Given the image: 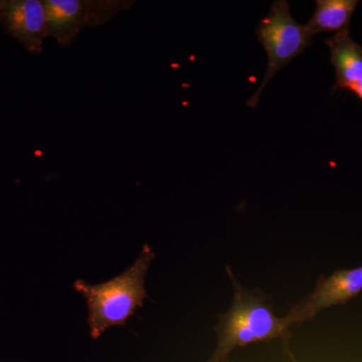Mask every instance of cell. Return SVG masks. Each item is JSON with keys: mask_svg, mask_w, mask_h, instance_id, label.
<instances>
[{"mask_svg": "<svg viewBox=\"0 0 362 362\" xmlns=\"http://www.w3.org/2000/svg\"><path fill=\"white\" fill-rule=\"evenodd\" d=\"M233 285V299L230 310L218 316L216 326L218 346L207 362H228L237 347L274 339L289 341L291 323L287 317H278L273 310L271 297L259 289H247L233 277L226 267Z\"/></svg>", "mask_w": 362, "mask_h": 362, "instance_id": "cell-1", "label": "cell"}, {"mask_svg": "<svg viewBox=\"0 0 362 362\" xmlns=\"http://www.w3.org/2000/svg\"><path fill=\"white\" fill-rule=\"evenodd\" d=\"M156 258L148 245L143 246L134 264L117 277L90 285L84 280L74 283V289L85 298L88 307V325L93 339L115 326H125L147 298L145 278Z\"/></svg>", "mask_w": 362, "mask_h": 362, "instance_id": "cell-2", "label": "cell"}, {"mask_svg": "<svg viewBox=\"0 0 362 362\" xmlns=\"http://www.w3.org/2000/svg\"><path fill=\"white\" fill-rule=\"evenodd\" d=\"M257 37L265 49L268 64L263 82L247 102V106L252 109L256 108L271 78L312 45L311 35L305 25L292 18L286 0H277L272 4L266 18L259 21Z\"/></svg>", "mask_w": 362, "mask_h": 362, "instance_id": "cell-3", "label": "cell"}, {"mask_svg": "<svg viewBox=\"0 0 362 362\" xmlns=\"http://www.w3.org/2000/svg\"><path fill=\"white\" fill-rule=\"evenodd\" d=\"M47 37L62 47L73 45L87 26L104 25L117 14L129 11L130 0H42Z\"/></svg>", "mask_w": 362, "mask_h": 362, "instance_id": "cell-4", "label": "cell"}, {"mask_svg": "<svg viewBox=\"0 0 362 362\" xmlns=\"http://www.w3.org/2000/svg\"><path fill=\"white\" fill-rule=\"evenodd\" d=\"M362 292V266L349 270L335 271L329 277L317 281L313 291L288 312L292 326L310 320L330 307L347 303Z\"/></svg>", "mask_w": 362, "mask_h": 362, "instance_id": "cell-5", "label": "cell"}, {"mask_svg": "<svg viewBox=\"0 0 362 362\" xmlns=\"http://www.w3.org/2000/svg\"><path fill=\"white\" fill-rule=\"evenodd\" d=\"M0 26L30 54H40L47 37L44 4L42 0H4Z\"/></svg>", "mask_w": 362, "mask_h": 362, "instance_id": "cell-6", "label": "cell"}, {"mask_svg": "<svg viewBox=\"0 0 362 362\" xmlns=\"http://www.w3.org/2000/svg\"><path fill=\"white\" fill-rule=\"evenodd\" d=\"M329 47L331 64L335 70L333 92L349 90L362 101V47L352 39L350 30L335 33L325 40Z\"/></svg>", "mask_w": 362, "mask_h": 362, "instance_id": "cell-7", "label": "cell"}, {"mask_svg": "<svg viewBox=\"0 0 362 362\" xmlns=\"http://www.w3.org/2000/svg\"><path fill=\"white\" fill-rule=\"evenodd\" d=\"M316 9L305 25L311 37L320 33H341L349 30L357 0H317Z\"/></svg>", "mask_w": 362, "mask_h": 362, "instance_id": "cell-8", "label": "cell"}, {"mask_svg": "<svg viewBox=\"0 0 362 362\" xmlns=\"http://www.w3.org/2000/svg\"><path fill=\"white\" fill-rule=\"evenodd\" d=\"M4 0H0V8H1L2 4H4Z\"/></svg>", "mask_w": 362, "mask_h": 362, "instance_id": "cell-9", "label": "cell"}]
</instances>
